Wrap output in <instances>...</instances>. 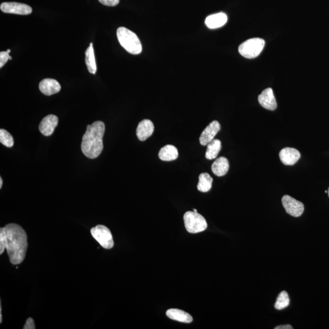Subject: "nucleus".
Listing matches in <instances>:
<instances>
[{
	"instance_id": "28",
	"label": "nucleus",
	"mask_w": 329,
	"mask_h": 329,
	"mask_svg": "<svg viewBox=\"0 0 329 329\" xmlns=\"http://www.w3.org/2000/svg\"><path fill=\"white\" fill-rule=\"evenodd\" d=\"M275 329H293V327L291 325H282L277 326L274 328Z\"/></svg>"
},
{
	"instance_id": "6",
	"label": "nucleus",
	"mask_w": 329,
	"mask_h": 329,
	"mask_svg": "<svg viewBox=\"0 0 329 329\" xmlns=\"http://www.w3.org/2000/svg\"><path fill=\"white\" fill-rule=\"evenodd\" d=\"M90 232L92 237L105 249H110L114 246L112 233L107 227L98 225L93 227Z\"/></svg>"
},
{
	"instance_id": "31",
	"label": "nucleus",
	"mask_w": 329,
	"mask_h": 329,
	"mask_svg": "<svg viewBox=\"0 0 329 329\" xmlns=\"http://www.w3.org/2000/svg\"><path fill=\"white\" fill-rule=\"evenodd\" d=\"M193 212H197V210L195 209H193Z\"/></svg>"
},
{
	"instance_id": "3",
	"label": "nucleus",
	"mask_w": 329,
	"mask_h": 329,
	"mask_svg": "<svg viewBox=\"0 0 329 329\" xmlns=\"http://www.w3.org/2000/svg\"><path fill=\"white\" fill-rule=\"evenodd\" d=\"M119 43L123 49L132 55H138L142 51V46L137 35L125 27H120L116 31Z\"/></svg>"
},
{
	"instance_id": "5",
	"label": "nucleus",
	"mask_w": 329,
	"mask_h": 329,
	"mask_svg": "<svg viewBox=\"0 0 329 329\" xmlns=\"http://www.w3.org/2000/svg\"><path fill=\"white\" fill-rule=\"evenodd\" d=\"M265 44V40L260 38H253L242 43L239 48L240 54L247 59H253L262 52Z\"/></svg>"
},
{
	"instance_id": "16",
	"label": "nucleus",
	"mask_w": 329,
	"mask_h": 329,
	"mask_svg": "<svg viewBox=\"0 0 329 329\" xmlns=\"http://www.w3.org/2000/svg\"><path fill=\"white\" fill-rule=\"evenodd\" d=\"M229 161L224 157H220L212 165V171L215 175L219 177L226 175L229 171Z\"/></svg>"
},
{
	"instance_id": "1",
	"label": "nucleus",
	"mask_w": 329,
	"mask_h": 329,
	"mask_svg": "<svg viewBox=\"0 0 329 329\" xmlns=\"http://www.w3.org/2000/svg\"><path fill=\"white\" fill-rule=\"evenodd\" d=\"M6 234V250L10 262L19 265L26 256L27 242L26 232L19 224L11 223L4 227Z\"/></svg>"
},
{
	"instance_id": "30",
	"label": "nucleus",
	"mask_w": 329,
	"mask_h": 329,
	"mask_svg": "<svg viewBox=\"0 0 329 329\" xmlns=\"http://www.w3.org/2000/svg\"><path fill=\"white\" fill-rule=\"evenodd\" d=\"M2 186V179L1 178H0V189H1Z\"/></svg>"
},
{
	"instance_id": "32",
	"label": "nucleus",
	"mask_w": 329,
	"mask_h": 329,
	"mask_svg": "<svg viewBox=\"0 0 329 329\" xmlns=\"http://www.w3.org/2000/svg\"><path fill=\"white\" fill-rule=\"evenodd\" d=\"M328 193L329 194V190H328Z\"/></svg>"
},
{
	"instance_id": "2",
	"label": "nucleus",
	"mask_w": 329,
	"mask_h": 329,
	"mask_svg": "<svg viewBox=\"0 0 329 329\" xmlns=\"http://www.w3.org/2000/svg\"><path fill=\"white\" fill-rule=\"evenodd\" d=\"M105 132V125L103 121H97L87 126L82 143V153L87 158L95 159L102 153Z\"/></svg>"
},
{
	"instance_id": "19",
	"label": "nucleus",
	"mask_w": 329,
	"mask_h": 329,
	"mask_svg": "<svg viewBox=\"0 0 329 329\" xmlns=\"http://www.w3.org/2000/svg\"><path fill=\"white\" fill-rule=\"evenodd\" d=\"M85 64L87 65L88 72L92 74H96L97 72V64H96L94 50H93V43H90V46L86 50Z\"/></svg>"
},
{
	"instance_id": "9",
	"label": "nucleus",
	"mask_w": 329,
	"mask_h": 329,
	"mask_svg": "<svg viewBox=\"0 0 329 329\" xmlns=\"http://www.w3.org/2000/svg\"><path fill=\"white\" fill-rule=\"evenodd\" d=\"M221 129V126L218 121H213L207 126L202 132L199 137V142L202 146H206L214 140L215 136Z\"/></svg>"
},
{
	"instance_id": "23",
	"label": "nucleus",
	"mask_w": 329,
	"mask_h": 329,
	"mask_svg": "<svg viewBox=\"0 0 329 329\" xmlns=\"http://www.w3.org/2000/svg\"><path fill=\"white\" fill-rule=\"evenodd\" d=\"M0 142L7 148L14 145V138L11 134L5 130H0Z\"/></svg>"
},
{
	"instance_id": "15",
	"label": "nucleus",
	"mask_w": 329,
	"mask_h": 329,
	"mask_svg": "<svg viewBox=\"0 0 329 329\" xmlns=\"http://www.w3.org/2000/svg\"><path fill=\"white\" fill-rule=\"evenodd\" d=\"M227 21V15L223 12H220L207 17L205 20V24L210 29H216L224 26Z\"/></svg>"
},
{
	"instance_id": "27",
	"label": "nucleus",
	"mask_w": 329,
	"mask_h": 329,
	"mask_svg": "<svg viewBox=\"0 0 329 329\" xmlns=\"http://www.w3.org/2000/svg\"><path fill=\"white\" fill-rule=\"evenodd\" d=\"M24 329H34L35 326L34 321L32 318H29L26 321V323L24 326Z\"/></svg>"
},
{
	"instance_id": "10",
	"label": "nucleus",
	"mask_w": 329,
	"mask_h": 329,
	"mask_svg": "<svg viewBox=\"0 0 329 329\" xmlns=\"http://www.w3.org/2000/svg\"><path fill=\"white\" fill-rule=\"evenodd\" d=\"M260 105L270 110H274L277 108L276 100L272 88H268L263 90L258 97Z\"/></svg>"
},
{
	"instance_id": "7",
	"label": "nucleus",
	"mask_w": 329,
	"mask_h": 329,
	"mask_svg": "<svg viewBox=\"0 0 329 329\" xmlns=\"http://www.w3.org/2000/svg\"><path fill=\"white\" fill-rule=\"evenodd\" d=\"M282 202L286 212L293 217H300L304 211V206L302 202L290 196H283Z\"/></svg>"
},
{
	"instance_id": "8",
	"label": "nucleus",
	"mask_w": 329,
	"mask_h": 329,
	"mask_svg": "<svg viewBox=\"0 0 329 329\" xmlns=\"http://www.w3.org/2000/svg\"><path fill=\"white\" fill-rule=\"evenodd\" d=\"M0 9L4 13L18 15H29L32 11L31 7L28 5L16 2H2Z\"/></svg>"
},
{
	"instance_id": "11",
	"label": "nucleus",
	"mask_w": 329,
	"mask_h": 329,
	"mask_svg": "<svg viewBox=\"0 0 329 329\" xmlns=\"http://www.w3.org/2000/svg\"><path fill=\"white\" fill-rule=\"evenodd\" d=\"M281 162L285 165H293L301 158L300 151L295 148H285L282 149L279 153Z\"/></svg>"
},
{
	"instance_id": "29",
	"label": "nucleus",
	"mask_w": 329,
	"mask_h": 329,
	"mask_svg": "<svg viewBox=\"0 0 329 329\" xmlns=\"http://www.w3.org/2000/svg\"><path fill=\"white\" fill-rule=\"evenodd\" d=\"M2 308L1 304L0 305V323H2Z\"/></svg>"
},
{
	"instance_id": "17",
	"label": "nucleus",
	"mask_w": 329,
	"mask_h": 329,
	"mask_svg": "<svg viewBox=\"0 0 329 329\" xmlns=\"http://www.w3.org/2000/svg\"><path fill=\"white\" fill-rule=\"evenodd\" d=\"M166 315L171 320L180 323H191L193 320V317L188 313L174 308L167 310Z\"/></svg>"
},
{
	"instance_id": "4",
	"label": "nucleus",
	"mask_w": 329,
	"mask_h": 329,
	"mask_svg": "<svg viewBox=\"0 0 329 329\" xmlns=\"http://www.w3.org/2000/svg\"><path fill=\"white\" fill-rule=\"evenodd\" d=\"M185 227L187 231L191 234H197L207 229L206 219L197 212L189 211L184 215Z\"/></svg>"
},
{
	"instance_id": "12",
	"label": "nucleus",
	"mask_w": 329,
	"mask_h": 329,
	"mask_svg": "<svg viewBox=\"0 0 329 329\" xmlns=\"http://www.w3.org/2000/svg\"><path fill=\"white\" fill-rule=\"evenodd\" d=\"M58 124V118L55 115H49L43 119L39 125V130L45 136H52Z\"/></svg>"
},
{
	"instance_id": "18",
	"label": "nucleus",
	"mask_w": 329,
	"mask_h": 329,
	"mask_svg": "<svg viewBox=\"0 0 329 329\" xmlns=\"http://www.w3.org/2000/svg\"><path fill=\"white\" fill-rule=\"evenodd\" d=\"M178 149L171 145H167L161 149L159 153V158L163 161H173L178 158Z\"/></svg>"
},
{
	"instance_id": "24",
	"label": "nucleus",
	"mask_w": 329,
	"mask_h": 329,
	"mask_svg": "<svg viewBox=\"0 0 329 329\" xmlns=\"http://www.w3.org/2000/svg\"><path fill=\"white\" fill-rule=\"evenodd\" d=\"M7 239L6 232L4 227L0 229V254L4 252V249H6Z\"/></svg>"
},
{
	"instance_id": "14",
	"label": "nucleus",
	"mask_w": 329,
	"mask_h": 329,
	"mask_svg": "<svg viewBox=\"0 0 329 329\" xmlns=\"http://www.w3.org/2000/svg\"><path fill=\"white\" fill-rule=\"evenodd\" d=\"M154 131V125L151 120H143L139 123L137 128L136 135L140 141H145L152 136Z\"/></svg>"
},
{
	"instance_id": "26",
	"label": "nucleus",
	"mask_w": 329,
	"mask_h": 329,
	"mask_svg": "<svg viewBox=\"0 0 329 329\" xmlns=\"http://www.w3.org/2000/svg\"><path fill=\"white\" fill-rule=\"evenodd\" d=\"M101 4L108 6H116L120 2V0H98Z\"/></svg>"
},
{
	"instance_id": "20",
	"label": "nucleus",
	"mask_w": 329,
	"mask_h": 329,
	"mask_svg": "<svg viewBox=\"0 0 329 329\" xmlns=\"http://www.w3.org/2000/svg\"><path fill=\"white\" fill-rule=\"evenodd\" d=\"M213 178L210 174L206 173H201L199 176V182L197 184V188L199 192H208L211 191L212 187Z\"/></svg>"
},
{
	"instance_id": "22",
	"label": "nucleus",
	"mask_w": 329,
	"mask_h": 329,
	"mask_svg": "<svg viewBox=\"0 0 329 329\" xmlns=\"http://www.w3.org/2000/svg\"><path fill=\"white\" fill-rule=\"evenodd\" d=\"M290 299L288 293L285 291L281 292L277 298L274 307L275 309L280 310L287 307L289 305Z\"/></svg>"
},
{
	"instance_id": "21",
	"label": "nucleus",
	"mask_w": 329,
	"mask_h": 329,
	"mask_svg": "<svg viewBox=\"0 0 329 329\" xmlns=\"http://www.w3.org/2000/svg\"><path fill=\"white\" fill-rule=\"evenodd\" d=\"M206 158L208 160H212L217 158L221 149V142L218 139H214L207 144Z\"/></svg>"
},
{
	"instance_id": "13",
	"label": "nucleus",
	"mask_w": 329,
	"mask_h": 329,
	"mask_svg": "<svg viewBox=\"0 0 329 329\" xmlns=\"http://www.w3.org/2000/svg\"><path fill=\"white\" fill-rule=\"evenodd\" d=\"M39 89L43 94L50 96L59 92L61 89V85L57 81L47 78L40 82Z\"/></svg>"
},
{
	"instance_id": "25",
	"label": "nucleus",
	"mask_w": 329,
	"mask_h": 329,
	"mask_svg": "<svg viewBox=\"0 0 329 329\" xmlns=\"http://www.w3.org/2000/svg\"><path fill=\"white\" fill-rule=\"evenodd\" d=\"M11 52V50H7L6 52H0V68H2L6 64L8 60H11L12 58L10 56L9 53Z\"/></svg>"
}]
</instances>
